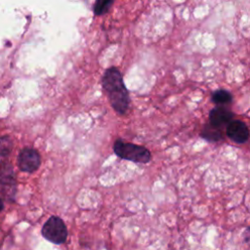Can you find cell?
Here are the masks:
<instances>
[{
  "mask_svg": "<svg viewBox=\"0 0 250 250\" xmlns=\"http://www.w3.org/2000/svg\"><path fill=\"white\" fill-rule=\"evenodd\" d=\"M102 85L112 108L120 115L125 114L129 108L130 96L119 69L108 67L102 77Z\"/></svg>",
  "mask_w": 250,
  "mask_h": 250,
  "instance_id": "1",
  "label": "cell"
},
{
  "mask_svg": "<svg viewBox=\"0 0 250 250\" xmlns=\"http://www.w3.org/2000/svg\"><path fill=\"white\" fill-rule=\"evenodd\" d=\"M113 150L120 158L136 163L145 164L149 162L151 158V153L146 147L132 143H126L120 139L114 142Z\"/></svg>",
  "mask_w": 250,
  "mask_h": 250,
  "instance_id": "2",
  "label": "cell"
},
{
  "mask_svg": "<svg viewBox=\"0 0 250 250\" xmlns=\"http://www.w3.org/2000/svg\"><path fill=\"white\" fill-rule=\"evenodd\" d=\"M41 232L44 238L57 245L64 243L68 235L64 222L58 216H51L43 225Z\"/></svg>",
  "mask_w": 250,
  "mask_h": 250,
  "instance_id": "3",
  "label": "cell"
},
{
  "mask_svg": "<svg viewBox=\"0 0 250 250\" xmlns=\"http://www.w3.org/2000/svg\"><path fill=\"white\" fill-rule=\"evenodd\" d=\"M40 164L41 157L36 149L24 147L20 151L18 156V165L21 171L32 173L39 168Z\"/></svg>",
  "mask_w": 250,
  "mask_h": 250,
  "instance_id": "4",
  "label": "cell"
},
{
  "mask_svg": "<svg viewBox=\"0 0 250 250\" xmlns=\"http://www.w3.org/2000/svg\"><path fill=\"white\" fill-rule=\"evenodd\" d=\"M227 136L236 144H244L249 138V129L241 120H231L226 129Z\"/></svg>",
  "mask_w": 250,
  "mask_h": 250,
  "instance_id": "5",
  "label": "cell"
},
{
  "mask_svg": "<svg viewBox=\"0 0 250 250\" xmlns=\"http://www.w3.org/2000/svg\"><path fill=\"white\" fill-rule=\"evenodd\" d=\"M233 113L224 106H216L209 112V123L217 128L227 126L232 119Z\"/></svg>",
  "mask_w": 250,
  "mask_h": 250,
  "instance_id": "6",
  "label": "cell"
},
{
  "mask_svg": "<svg viewBox=\"0 0 250 250\" xmlns=\"http://www.w3.org/2000/svg\"><path fill=\"white\" fill-rule=\"evenodd\" d=\"M200 136L208 142H219L222 141L224 138L221 129L213 126L210 123L204 125L200 133Z\"/></svg>",
  "mask_w": 250,
  "mask_h": 250,
  "instance_id": "7",
  "label": "cell"
},
{
  "mask_svg": "<svg viewBox=\"0 0 250 250\" xmlns=\"http://www.w3.org/2000/svg\"><path fill=\"white\" fill-rule=\"evenodd\" d=\"M212 101L217 104H227L231 103L232 96L229 91L225 89H219L213 93Z\"/></svg>",
  "mask_w": 250,
  "mask_h": 250,
  "instance_id": "8",
  "label": "cell"
},
{
  "mask_svg": "<svg viewBox=\"0 0 250 250\" xmlns=\"http://www.w3.org/2000/svg\"><path fill=\"white\" fill-rule=\"evenodd\" d=\"M113 0H96L94 5V13L97 16L105 14L111 6Z\"/></svg>",
  "mask_w": 250,
  "mask_h": 250,
  "instance_id": "9",
  "label": "cell"
},
{
  "mask_svg": "<svg viewBox=\"0 0 250 250\" xmlns=\"http://www.w3.org/2000/svg\"><path fill=\"white\" fill-rule=\"evenodd\" d=\"M11 140L8 138H0V155H6L11 150Z\"/></svg>",
  "mask_w": 250,
  "mask_h": 250,
  "instance_id": "10",
  "label": "cell"
},
{
  "mask_svg": "<svg viewBox=\"0 0 250 250\" xmlns=\"http://www.w3.org/2000/svg\"><path fill=\"white\" fill-rule=\"evenodd\" d=\"M3 207H4V205H3V202H2V200L0 199V211L3 209Z\"/></svg>",
  "mask_w": 250,
  "mask_h": 250,
  "instance_id": "11",
  "label": "cell"
}]
</instances>
